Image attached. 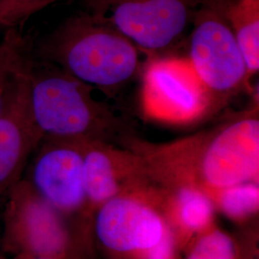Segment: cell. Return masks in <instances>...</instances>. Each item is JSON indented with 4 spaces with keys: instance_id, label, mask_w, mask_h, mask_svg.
<instances>
[{
    "instance_id": "obj_17",
    "label": "cell",
    "mask_w": 259,
    "mask_h": 259,
    "mask_svg": "<svg viewBox=\"0 0 259 259\" xmlns=\"http://www.w3.org/2000/svg\"><path fill=\"white\" fill-rule=\"evenodd\" d=\"M236 249L225 232L213 230L196 242L186 259H235Z\"/></svg>"
},
{
    "instance_id": "obj_1",
    "label": "cell",
    "mask_w": 259,
    "mask_h": 259,
    "mask_svg": "<svg viewBox=\"0 0 259 259\" xmlns=\"http://www.w3.org/2000/svg\"><path fill=\"white\" fill-rule=\"evenodd\" d=\"M258 103L210 129L155 145L128 140L148 172L171 185H192L205 192L258 183Z\"/></svg>"
},
{
    "instance_id": "obj_7",
    "label": "cell",
    "mask_w": 259,
    "mask_h": 259,
    "mask_svg": "<svg viewBox=\"0 0 259 259\" xmlns=\"http://www.w3.org/2000/svg\"><path fill=\"white\" fill-rule=\"evenodd\" d=\"M140 106L150 120L187 125L212 116L211 101L188 58L156 57L145 67Z\"/></svg>"
},
{
    "instance_id": "obj_5",
    "label": "cell",
    "mask_w": 259,
    "mask_h": 259,
    "mask_svg": "<svg viewBox=\"0 0 259 259\" xmlns=\"http://www.w3.org/2000/svg\"><path fill=\"white\" fill-rule=\"evenodd\" d=\"M0 217V248L12 258L64 259L70 249V234L64 214L21 179L6 194Z\"/></svg>"
},
{
    "instance_id": "obj_15",
    "label": "cell",
    "mask_w": 259,
    "mask_h": 259,
    "mask_svg": "<svg viewBox=\"0 0 259 259\" xmlns=\"http://www.w3.org/2000/svg\"><path fill=\"white\" fill-rule=\"evenodd\" d=\"M216 193L223 212L232 219L246 218L258 209V183L250 182L233 185Z\"/></svg>"
},
{
    "instance_id": "obj_16",
    "label": "cell",
    "mask_w": 259,
    "mask_h": 259,
    "mask_svg": "<svg viewBox=\"0 0 259 259\" xmlns=\"http://www.w3.org/2000/svg\"><path fill=\"white\" fill-rule=\"evenodd\" d=\"M59 0H0V32L19 29L35 14Z\"/></svg>"
},
{
    "instance_id": "obj_3",
    "label": "cell",
    "mask_w": 259,
    "mask_h": 259,
    "mask_svg": "<svg viewBox=\"0 0 259 259\" xmlns=\"http://www.w3.org/2000/svg\"><path fill=\"white\" fill-rule=\"evenodd\" d=\"M25 70L33 115L45 138L105 141L124 128L97 89L55 64L31 51Z\"/></svg>"
},
{
    "instance_id": "obj_13",
    "label": "cell",
    "mask_w": 259,
    "mask_h": 259,
    "mask_svg": "<svg viewBox=\"0 0 259 259\" xmlns=\"http://www.w3.org/2000/svg\"><path fill=\"white\" fill-rule=\"evenodd\" d=\"M175 204L179 221L190 232L206 229L212 221L214 204L207 192L192 185L176 186Z\"/></svg>"
},
{
    "instance_id": "obj_14",
    "label": "cell",
    "mask_w": 259,
    "mask_h": 259,
    "mask_svg": "<svg viewBox=\"0 0 259 259\" xmlns=\"http://www.w3.org/2000/svg\"><path fill=\"white\" fill-rule=\"evenodd\" d=\"M32 47V42L20 29L4 32L0 39V108L10 84L24 67Z\"/></svg>"
},
{
    "instance_id": "obj_10",
    "label": "cell",
    "mask_w": 259,
    "mask_h": 259,
    "mask_svg": "<svg viewBox=\"0 0 259 259\" xmlns=\"http://www.w3.org/2000/svg\"><path fill=\"white\" fill-rule=\"evenodd\" d=\"M166 227L155 209L127 192L101 204L95 219L99 241L118 252L141 251L155 246Z\"/></svg>"
},
{
    "instance_id": "obj_6",
    "label": "cell",
    "mask_w": 259,
    "mask_h": 259,
    "mask_svg": "<svg viewBox=\"0 0 259 259\" xmlns=\"http://www.w3.org/2000/svg\"><path fill=\"white\" fill-rule=\"evenodd\" d=\"M212 0H93V12L151 55L175 47Z\"/></svg>"
},
{
    "instance_id": "obj_4",
    "label": "cell",
    "mask_w": 259,
    "mask_h": 259,
    "mask_svg": "<svg viewBox=\"0 0 259 259\" xmlns=\"http://www.w3.org/2000/svg\"><path fill=\"white\" fill-rule=\"evenodd\" d=\"M188 60L210 97L212 115L249 87L250 73L225 15L224 0H212L196 14Z\"/></svg>"
},
{
    "instance_id": "obj_9",
    "label": "cell",
    "mask_w": 259,
    "mask_h": 259,
    "mask_svg": "<svg viewBox=\"0 0 259 259\" xmlns=\"http://www.w3.org/2000/svg\"><path fill=\"white\" fill-rule=\"evenodd\" d=\"M40 144L28 182L62 214L79 211L87 204L79 141L45 138Z\"/></svg>"
},
{
    "instance_id": "obj_8",
    "label": "cell",
    "mask_w": 259,
    "mask_h": 259,
    "mask_svg": "<svg viewBox=\"0 0 259 259\" xmlns=\"http://www.w3.org/2000/svg\"><path fill=\"white\" fill-rule=\"evenodd\" d=\"M25 65L0 108V198L22 179L29 157L45 139L31 108Z\"/></svg>"
},
{
    "instance_id": "obj_18",
    "label": "cell",
    "mask_w": 259,
    "mask_h": 259,
    "mask_svg": "<svg viewBox=\"0 0 259 259\" xmlns=\"http://www.w3.org/2000/svg\"><path fill=\"white\" fill-rule=\"evenodd\" d=\"M141 259H172L174 254V238L172 232L166 227L163 236L155 246L141 250Z\"/></svg>"
},
{
    "instance_id": "obj_2",
    "label": "cell",
    "mask_w": 259,
    "mask_h": 259,
    "mask_svg": "<svg viewBox=\"0 0 259 259\" xmlns=\"http://www.w3.org/2000/svg\"><path fill=\"white\" fill-rule=\"evenodd\" d=\"M32 51L106 94L129 83L140 65L139 48L95 12L69 17Z\"/></svg>"
},
{
    "instance_id": "obj_12",
    "label": "cell",
    "mask_w": 259,
    "mask_h": 259,
    "mask_svg": "<svg viewBox=\"0 0 259 259\" xmlns=\"http://www.w3.org/2000/svg\"><path fill=\"white\" fill-rule=\"evenodd\" d=\"M224 12L251 77L259 69V0H224Z\"/></svg>"
},
{
    "instance_id": "obj_11",
    "label": "cell",
    "mask_w": 259,
    "mask_h": 259,
    "mask_svg": "<svg viewBox=\"0 0 259 259\" xmlns=\"http://www.w3.org/2000/svg\"><path fill=\"white\" fill-rule=\"evenodd\" d=\"M78 141L83 153L87 204L101 205L150 178L142 159L133 151L113 148L101 140Z\"/></svg>"
},
{
    "instance_id": "obj_19",
    "label": "cell",
    "mask_w": 259,
    "mask_h": 259,
    "mask_svg": "<svg viewBox=\"0 0 259 259\" xmlns=\"http://www.w3.org/2000/svg\"><path fill=\"white\" fill-rule=\"evenodd\" d=\"M12 259H55L50 258V257H16Z\"/></svg>"
}]
</instances>
